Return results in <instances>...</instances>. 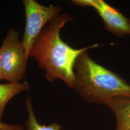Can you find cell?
Masks as SVG:
<instances>
[{
	"instance_id": "1",
	"label": "cell",
	"mask_w": 130,
	"mask_h": 130,
	"mask_svg": "<svg viewBox=\"0 0 130 130\" xmlns=\"http://www.w3.org/2000/svg\"><path fill=\"white\" fill-rule=\"evenodd\" d=\"M73 20L72 17L68 13L53 19L38 36L29 54V57L37 61L39 69L45 70V77L49 82L60 79L72 88L74 85V66L78 57L85 51L100 46L94 44L78 49L64 42L60 36L61 29Z\"/></svg>"
},
{
	"instance_id": "2",
	"label": "cell",
	"mask_w": 130,
	"mask_h": 130,
	"mask_svg": "<svg viewBox=\"0 0 130 130\" xmlns=\"http://www.w3.org/2000/svg\"><path fill=\"white\" fill-rule=\"evenodd\" d=\"M73 89L90 103L102 104L117 96H130V85L115 72L98 64L88 50L82 53L74 66Z\"/></svg>"
},
{
	"instance_id": "3",
	"label": "cell",
	"mask_w": 130,
	"mask_h": 130,
	"mask_svg": "<svg viewBox=\"0 0 130 130\" xmlns=\"http://www.w3.org/2000/svg\"><path fill=\"white\" fill-rule=\"evenodd\" d=\"M19 34L10 29L0 47L4 79L9 83H19L26 76L27 60Z\"/></svg>"
},
{
	"instance_id": "4",
	"label": "cell",
	"mask_w": 130,
	"mask_h": 130,
	"mask_svg": "<svg viewBox=\"0 0 130 130\" xmlns=\"http://www.w3.org/2000/svg\"><path fill=\"white\" fill-rule=\"evenodd\" d=\"M23 2L26 14V26L22 42L28 61L33 44L43 27L59 15L61 8L58 5L46 6L35 0H24Z\"/></svg>"
},
{
	"instance_id": "5",
	"label": "cell",
	"mask_w": 130,
	"mask_h": 130,
	"mask_svg": "<svg viewBox=\"0 0 130 130\" xmlns=\"http://www.w3.org/2000/svg\"><path fill=\"white\" fill-rule=\"evenodd\" d=\"M72 3L79 6H88L95 10L102 19L105 28L119 37L130 35V19L119 10L103 0H74Z\"/></svg>"
},
{
	"instance_id": "6",
	"label": "cell",
	"mask_w": 130,
	"mask_h": 130,
	"mask_svg": "<svg viewBox=\"0 0 130 130\" xmlns=\"http://www.w3.org/2000/svg\"><path fill=\"white\" fill-rule=\"evenodd\" d=\"M116 118L115 130H130V96H117L107 101L105 104Z\"/></svg>"
},
{
	"instance_id": "7",
	"label": "cell",
	"mask_w": 130,
	"mask_h": 130,
	"mask_svg": "<svg viewBox=\"0 0 130 130\" xmlns=\"http://www.w3.org/2000/svg\"><path fill=\"white\" fill-rule=\"evenodd\" d=\"M30 86L28 83H9L0 84V121L6 104L10 100L19 93L28 90Z\"/></svg>"
},
{
	"instance_id": "8",
	"label": "cell",
	"mask_w": 130,
	"mask_h": 130,
	"mask_svg": "<svg viewBox=\"0 0 130 130\" xmlns=\"http://www.w3.org/2000/svg\"><path fill=\"white\" fill-rule=\"evenodd\" d=\"M26 107L28 118L26 123L27 130H61L62 127L57 123H52L48 126L42 125L38 122L33 109L32 100L28 98L26 100Z\"/></svg>"
},
{
	"instance_id": "9",
	"label": "cell",
	"mask_w": 130,
	"mask_h": 130,
	"mask_svg": "<svg viewBox=\"0 0 130 130\" xmlns=\"http://www.w3.org/2000/svg\"><path fill=\"white\" fill-rule=\"evenodd\" d=\"M0 130H24V129L21 125H10L3 123L0 121Z\"/></svg>"
},
{
	"instance_id": "10",
	"label": "cell",
	"mask_w": 130,
	"mask_h": 130,
	"mask_svg": "<svg viewBox=\"0 0 130 130\" xmlns=\"http://www.w3.org/2000/svg\"><path fill=\"white\" fill-rule=\"evenodd\" d=\"M1 79H4V74H3V67H2L1 58H0V80Z\"/></svg>"
}]
</instances>
